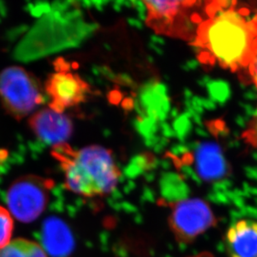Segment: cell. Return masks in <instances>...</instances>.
Instances as JSON below:
<instances>
[{"label":"cell","mask_w":257,"mask_h":257,"mask_svg":"<svg viewBox=\"0 0 257 257\" xmlns=\"http://www.w3.org/2000/svg\"><path fill=\"white\" fill-rule=\"evenodd\" d=\"M216 9L199 28L195 50H207L224 68L235 70L250 63L257 50V20L235 9Z\"/></svg>","instance_id":"1"},{"label":"cell","mask_w":257,"mask_h":257,"mask_svg":"<svg viewBox=\"0 0 257 257\" xmlns=\"http://www.w3.org/2000/svg\"><path fill=\"white\" fill-rule=\"evenodd\" d=\"M51 155L63 171L69 192L84 197H105L118 184L121 171L112 151L102 146L74 149L62 143L52 147Z\"/></svg>","instance_id":"2"},{"label":"cell","mask_w":257,"mask_h":257,"mask_svg":"<svg viewBox=\"0 0 257 257\" xmlns=\"http://www.w3.org/2000/svg\"><path fill=\"white\" fill-rule=\"evenodd\" d=\"M44 102V88L34 73L20 66L0 73V102L13 118L21 121Z\"/></svg>","instance_id":"3"},{"label":"cell","mask_w":257,"mask_h":257,"mask_svg":"<svg viewBox=\"0 0 257 257\" xmlns=\"http://www.w3.org/2000/svg\"><path fill=\"white\" fill-rule=\"evenodd\" d=\"M54 181L35 175L21 177L8 190L10 211L20 221H34L44 211Z\"/></svg>","instance_id":"4"},{"label":"cell","mask_w":257,"mask_h":257,"mask_svg":"<svg viewBox=\"0 0 257 257\" xmlns=\"http://www.w3.org/2000/svg\"><path fill=\"white\" fill-rule=\"evenodd\" d=\"M54 66V73L47 78L45 92L49 98V107L64 113L85 102L92 90L89 83L73 72L65 61L58 59Z\"/></svg>","instance_id":"5"},{"label":"cell","mask_w":257,"mask_h":257,"mask_svg":"<svg viewBox=\"0 0 257 257\" xmlns=\"http://www.w3.org/2000/svg\"><path fill=\"white\" fill-rule=\"evenodd\" d=\"M210 206L200 199L178 201L172 207L170 225L177 239L189 241L215 224Z\"/></svg>","instance_id":"6"},{"label":"cell","mask_w":257,"mask_h":257,"mask_svg":"<svg viewBox=\"0 0 257 257\" xmlns=\"http://www.w3.org/2000/svg\"><path fill=\"white\" fill-rule=\"evenodd\" d=\"M29 126L38 139L52 147L67 143L73 132L72 119L49 107L29 116Z\"/></svg>","instance_id":"7"},{"label":"cell","mask_w":257,"mask_h":257,"mask_svg":"<svg viewBox=\"0 0 257 257\" xmlns=\"http://www.w3.org/2000/svg\"><path fill=\"white\" fill-rule=\"evenodd\" d=\"M193 151L199 178L206 182H216L226 177L228 173V164L218 143L211 141L197 143Z\"/></svg>","instance_id":"8"},{"label":"cell","mask_w":257,"mask_h":257,"mask_svg":"<svg viewBox=\"0 0 257 257\" xmlns=\"http://www.w3.org/2000/svg\"><path fill=\"white\" fill-rule=\"evenodd\" d=\"M226 246L230 257H257V221L234 222L226 231Z\"/></svg>","instance_id":"9"},{"label":"cell","mask_w":257,"mask_h":257,"mask_svg":"<svg viewBox=\"0 0 257 257\" xmlns=\"http://www.w3.org/2000/svg\"><path fill=\"white\" fill-rule=\"evenodd\" d=\"M147 13L145 22L156 33H171L172 21L189 2L182 1H144Z\"/></svg>","instance_id":"10"},{"label":"cell","mask_w":257,"mask_h":257,"mask_svg":"<svg viewBox=\"0 0 257 257\" xmlns=\"http://www.w3.org/2000/svg\"><path fill=\"white\" fill-rule=\"evenodd\" d=\"M149 107V114L161 121L166 120L171 109V102L168 97V87L163 83L153 86L152 91L145 97Z\"/></svg>","instance_id":"11"},{"label":"cell","mask_w":257,"mask_h":257,"mask_svg":"<svg viewBox=\"0 0 257 257\" xmlns=\"http://www.w3.org/2000/svg\"><path fill=\"white\" fill-rule=\"evenodd\" d=\"M0 257H48V255L39 243L25 238H17L0 250Z\"/></svg>","instance_id":"12"},{"label":"cell","mask_w":257,"mask_h":257,"mask_svg":"<svg viewBox=\"0 0 257 257\" xmlns=\"http://www.w3.org/2000/svg\"><path fill=\"white\" fill-rule=\"evenodd\" d=\"M209 98L220 107H224L231 97L230 83L222 79H211L206 86Z\"/></svg>","instance_id":"13"},{"label":"cell","mask_w":257,"mask_h":257,"mask_svg":"<svg viewBox=\"0 0 257 257\" xmlns=\"http://www.w3.org/2000/svg\"><path fill=\"white\" fill-rule=\"evenodd\" d=\"M14 230V219L10 210L0 205V250L10 244Z\"/></svg>","instance_id":"14"},{"label":"cell","mask_w":257,"mask_h":257,"mask_svg":"<svg viewBox=\"0 0 257 257\" xmlns=\"http://www.w3.org/2000/svg\"><path fill=\"white\" fill-rule=\"evenodd\" d=\"M172 128L176 134V138L181 143H186V140L192 134L193 124L192 120L184 112L174 119L172 122Z\"/></svg>","instance_id":"15"},{"label":"cell","mask_w":257,"mask_h":257,"mask_svg":"<svg viewBox=\"0 0 257 257\" xmlns=\"http://www.w3.org/2000/svg\"><path fill=\"white\" fill-rule=\"evenodd\" d=\"M190 152L188 143H175L170 148V153L175 158H179L182 156L187 155Z\"/></svg>","instance_id":"16"},{"label":"cell","mask_w":257,"mask_h":257,"mask_svg":"<svg viewBox=\"0 0 257 257\" xmlns=\"http://www.w3.org/2000/svg\"><path fill=\"white\" fill-rule=\"evenodd\" d=\"M191 103H192V108L194 110L195 112H197V114L202 115L204 113L203 107H202V102H201V97L198 96H194L191 99Z\"/></svg>","instance_id":"17"},{"label":"cell","mask_w":257,"mask_h":257,"mask_svg":"<svg viewBox=\"0 0 257 257\" xmlns=\"http://www.w3.org/2000/svg\"><path fill=\"white\" fill-rule=\"evenodd\" d=\"M200 62L197 59H191L188 60L181 66L182 70L186 71V72H189V71L196 70L197 68H199Z\"/></svg>","instance_id":"18"},{"label":"cell","mask_w":257,"mask_h":257,"mask_svg":"<svg viewBox=\"0 0 257 257\" xmlns=\"http://www.w3.org/2000/svg\"><path fill=\"white\" fill-rule=\"evenodd\" d=\"M161 127L163 130V134L165 137L166 139H171V138H176V134H175L174 130L172 128L169 124L164 121L161 122Z\"/></svg>","instance_id":"19"},{"label":"cell","mask_w":257,"mask_h":257,"mask_svg":"<svg viewBox=\"0 0 257 257\" xmlns=\"http://www.w3.org/2000/svg\"><path fill=\"white\" fill-rule=\"evenodd\" d=\"M250 73L252 76L255 87H257V50L255 54H254V56H253L252 60L250 62Z\"/></svg>","instance_id":"20"},{"label":"cell","mask_w":257,"mask_h":257,"mask_svg":"<svg viewBox=\"0 0 257 257\" xmlns=\"http://www.w3.org/2000/svg\"><path fill=\"white\" fill-rule=\"evenodd\" d=\"M201 102H202V107L204 109L208 110V111H214L216 109V103L211 101L210 98L201 97Z\"/></svg>","instance_id":"21"},{"label":"cell","mask_w":257,"mask_h":257,"mask_svg":"<svg viewBox=\"0 0 257 257\" xmlns=\"http://www.w3.org/2000/svg\"><path fill=\"white\" fill-rule=\"evenodd\" d=\"M244 97L248 101H255L257 100V87L255 86L251 87L250 89L245 91L244 93Z\"/></svg>","instance_id":"22"},{"label":"cell","mask_w":257,"mask_h":257,"mask_svg":"<svg viewBox=\"0 0 257 257\" xmlns=\"http://www.w3.org/2000/svg\"><path fill=\"white\" fill-rule=\"evenodd\" d=\"M239 104H240L241 108L244 110V112H245V116H248V117L253 116V113H254L255 109H254V107H253L252 105L242 102H240Z\"/></svg>","instance_id":"23"},{"label":"cell","mask_w":257,"mask_h":257,"mask_svg":"<svg viewBox=\"0 0 257 257\" xmlns=\"http://www.w3.org/2000/svg\"><path fill=\"white\" fill-rule=\"evenodd\" d=\"M249 118H250V117H248V116H246L238 115L235 118V123H236L237 126L241 127V128H245V127H246V123H247L248 121H249Z\"/></svg>","instance_id":"24"},{"label":"cell","mask_w":257,"mask_h":257,"mask_svg":"<svg viewBox=\"0 0 257 257\" xmlns=\"http://www.w3.org/2000/svg\"><path fill=\"white\" fill-rule=\"evenodd\" d=\"M212 78L210 77V76L208 75H204L201 77V78H199L198 79V81H197V83H198V85L200 86V87H206V84L210 82V81L211 80Z\"/></svg>","instance_id":"25"},{"label":"cell","mask_w":257,"mask_h":257,"mask_svg":"<svg viewBox=\"0 0 257 257\" xmlns=\"http://www.w3.org/2000/svg\"><path fill=\"white\" fill-rule=\"evenodd\" d=\"M195 132L198 136L201 137V138H209L210 137L209 133H207L205 129L199 127V126H197V128L195 129Z\"/></svg>","instance_id":"26"},{"label":"cell","mask_w":257,"mask_h":257,"mask_svg":"<svg viewBox=\"0 0 257 257\" xmlns=\"http://www.w3.org/2000/svg\"><path fill=\"white\" fill-rule=\"evenodd\" d=\"M227 146L230 148H240V143L238 140H236V139L235 140H230L227 143Z\"/></svg>","instance_id":"27"},{"label":"cell","mask_w":257,"mask_h":257,"mask_svg":"<svg viewBox=\"0 0 257 257\" xmlns=\"http://www.w3.org/2000/svg\"><path fill=\"white\" fill-rule=\"evenodd\" d=\"M184 97L185 99H192L193 96L192 91L189 88H185L184 89Z\"/></svg>","instance_id":"28"},{"label":"cell","mask_w":257,"mask_h":257,"mask_svg":"<svg viewBox=\"0 0 257 257\" xmlns=\"http://www.w3.org/2000/svg\"><path fill=\"white\" fill-rule=\"evenodd\" d=\"M179 115V111L177 107H172V109L171 110V116L172 118L176 119Z\"/></svg>","instance_id":"29"},{"label":"cell","mask_w":257,"mask_h":257,"mask_svg":"<svg viewBox=\"0 0 257 257\" xmlns=\"http://www.w3.org/2000/svg\"><path fill=\"white\" fill-rule=\"evenodd\" d=\"M252 157L255 160L257 161V152H254V153H252Z\"/></svg>","instance_id":"30"},{"label":"cell","mask_w":257,"mask_h":257,"mask_svg":"<svg viewBox=\"0 0 257 257\" xmlns=\"http://www.w3.org/2000/svg\"><path fill=\"white\" fill-rule=\"evenodd\" d=\"M233 135H234L235 138H238V137H239V133H238L237 131H234V133H233Z\"/></svg>","instance_id":"31"},{"label":"cell","mask_w":257,"mask_h":257,"mask_svg":"<svg viewBox=\"0 0 257 257\" xmlns=\"http://www.w3.org/2000/svg\"><path fill=\"white\" fill-rule=\"evenodd\" d=\"M253 116H255V117H256L257 118V108L256 109H255V111H254V113H253Z\"/></svg>","instance_id":"32"}]
</instances>
